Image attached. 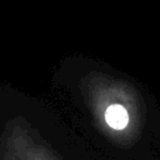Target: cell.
<instances>
[{"instance_id": "obj_1", "label": "cell", "mask_w": 160, "mask_h": 160, "mask_svg": "<svg viewBox=\"0 0 160 160\" xmlns=\"http://www.w3.org/2000/svg\"><path fill=\"white\" fill-rule=\"evenodd\" d=\"M104 120L106 125L115 131H129L132 130L134 124L138 120L134 118V109L128 108L124 102L116 101L108 105L104 112Z\"/></svg>"}]
</instances>
